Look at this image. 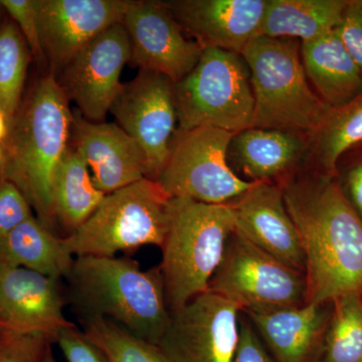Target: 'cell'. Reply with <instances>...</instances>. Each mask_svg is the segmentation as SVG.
Segmentation results:
<instances>
[{
    "label": "cell",
    "instance_id": "cell-32",
    "mask_svg": "<svg viewBox=\"0 0 362 362\" xmlns=\"http://www.w3.org/2000/svg\"><path fill=\"white\" fill-rule=\"evenodd\" d=\"M56 342L68 362H110L106 354L75 324L62 331Z\"/></svg>",
    "mask_w": 362,
    "mask_h": 362
},
{
    "label": "cell",
    "instance_id": "cell-14",
    "mask_svg": "<svg viewBox=\"0 0 362 362\" xmlns=\"http://www.w3.org/2000/svg\"><path fill=\"white\" fill-rule=\"evenodd\" d=\"M131 0H37L47 74L58 78L78 52L121 23Z\"/></svg>",
    "mask_w": 362,
    "mask_h": 362
},
{
    "label": "cell",
    "instance_id": "cell-38",
    "mask_svg": "<svg viewBox=\"0 0 362 362\" xmlns=\"http://www.w3.org/2000/svg\"><path fill=\"white\" fill-rule=\"evenodd\" d=\"M2 163H4V149H2V145L0 144V169H1Z\"/></svg>",
    "mask_w": 362,
    "mask_h": 362
},
{
    "label": "cell",
    "instance_id": "cell-29",
    "mask_svg": "<svg viewBox=\"0 0 362 362\" xmlns=\"http://www.w3.org/2000/svg\"><path fill=\"white\" fill-rule=\"evenodd\" d=\"M0 4L18 26L35 61L42 68L47 66L40 44L37 0H0Z\"/></svg>",
    "mask_w": 362,
    "mask_h": 362
},
{
    "label": "cell",
    "instance_id": "cell-5",
    "mask_svg": "<svg viewBox=\"0 0 362 362\" xmlns=\"http://www.w3.org/2000/svg\"><path fill=\"white\" fill-rule=\"evenodd\" d=\"M240 54L254 95L251 128L313 134L330 108L312 89L298 40L258 35Z\"/></svg>",
    "mask_w": 362,
    "mask_h": 362
},
{
    "label": "cell",
    "instance_id": "cell-17",
    "mask_svg": "<svg viewBox=\"0 0 362 362\" xmlns=\"http://www.w3.org/2000/svg\"><path fill=\"white\" fill-rule=\"evenodd\" d=\"M230 204L238 233L274 258L305 274L301 240L280 185L255 182Z\"/></svg>",
    "mask_w": 362,
    "mask_h": 362
},
{
    "label": "cell",
    "instance_id": "cell-33",
    "mask_svg": "<svg viewBox=\"0 0 362 362\" xmlns=\"http://www.w3.org/2000/svg\"><path fill=\"white\" fill-rule=\"evenodd\" d=\"M337 32L362 75V0H347Z\"/></svg>",
    "mask_w": 362,
    "mask_h": 362
},
{
    "label": "cell",
    "instance_id": "cell-12",
    "mask_svg": "<svg viewBox=\"0 0 362 362\" xmlns=\"http://www.w3.org/2000/svg\"><path fill=\"white\" fill-rule=\"evenodd\" d=\"M130 59L129 37L118 23L78 52L57 81L81 115L101 123L123 89L121 74Z\"/></svg>",
    "mask_w": 362,
    "mask_h": 362
},
{
    "label": "cell",
    "instance_id": "cell-3",
    "mask_svg": "<svg viewBox=\"0 0 362 362\" xmlns=\"http://www.w3.org/2000/svg\"><path fill=\"white\" fill-rule=\"evenodd\" d=\"M66 280L82 319H109L156 346L168 329L171 313L159 267L143 271L129 259L76 257Z\"/></svg>",
    "mask_w": 362,
    "mask_h": 362
},
{
    "label": "cell",
    "instance_id": "cell-27",
    "mask_svg": "<svg viewBox=\"0 0 362 362\" xmlns=\"http://www.w3.org/2000/svg\"><path fill=\"white\" fill-rule=\"evenodd\" d=\"M30 54L25 37L11 18L0 23V111L13 118L23 103Z\"/></svg>",
    "mask_w": 362,
    "mask_h": 362
},
{
    "label": "cell",
    "instance_id": "cell-36",
    "mask_svg": "<svg viewBox=\"0 0 362 362\" xmlns=\"http://www.w3.org/2000/svg\"><path fill=\"white\" fill-rule=\"evenodd\" d=\"M9 119L4 112L0 111V144L6 139L9 131Z\"/></svg>",
    "mask_w": 362,
    "mask_h": 362
},
{
    "label": "cell",
    "instance_id": "cell-4",
    "mask_svg": "<svg viewBox=\"0 0 362 362\" xmlns=\"http://www.w3.org/2000/svg\"><path fill=\"white\" fill-rule=\"evenodd\" d=\"M235 230V214L230 204L171 197L170 220L159 266L170 313L209 291L228 238Z\"/></svg>",
    "mask_w": 362,
    "mask_h": 362
},
{
    "label": "cell",
    "instance_id": "cell-11",
    "mask_svg": "<svg viewBox=\"0 0 362 362\" xmlns=\"http://www.w3.org/2000/svg\"><path fill=\"white\" fill-rule=\"evenodd\" d=\"M242 309L211 291L171 312L157 349L166 362H232Z\"/></svg>",
    "mask_w": 362,
    "mask_h": 362
},
{
    "label": "cell",
    "instance_id": "cell-6",
    "mask_svg": "<svg viewBox=\"0 0 362 362\" xmlns=\"http://www.w3.org/2000/svg\"><path fill=\"white\" fill-rule=\"evenodd\" d=\"M170 201L156 180L142 178L106 194L94 214L63 244L71 256L115 257L143 246L162 247Z\"/></svg>",
    "mask_w": 362,
    "mask_h": 362
},
{
    "label": "cell",
    "instance_id": "cell-7",
    "mask_svg": "<svg viewBox=\"0 0 362 362\" xmlns=\"http://www.w3.org/2000/svg\"><path fill=\"white\" fill-rule=\"evenodd\" d=\"M178 129L213 127L238 133L254 115L250 70L242 54L204 49L194 70L175 84Z\"/></svg>",
    "mask_w": 362,
    "mask_h": 362
},
{
    "label": "cell",
    "instance_id": "cell-9",
    "mask_svg": "<svg viewBox=\"0 0 362 362\" xmlns=\"http://www.w3.org/2000/svg\"><path fill=\"white\" fill-rule=\"evenodd\" d=\"M209 290L244 311L306 304L305 274L274 258L237 230L228 238Z\"/></svg>",
    "mask_w": 362,
    "mask_h": 362
},
{
    "label": "cell",
    "instance_id": "cell-18",
    "mask_svg": "<svg viewBox=\"0 0 362 362\" xmlns=\"http://www.w3.org/2000/svg\"><path fill=\"white\" fill-rule=\"evenodd\" d=\"M71 138L84 157L95 185L105 194L146 177L141 150L116 123L90 122L76 110Z\"/></svg>",
    "mask_w": 362,
    "mask_h": 362
},
{
    "label": "cell",
    "instance_id": "cell-1",
    "mask_svg": "<svg viewBox=\"0 0 362 362\" xmlns=\"http://www.w3.org/2000/svg\"><path fill=\"white\" fill-rule=\"evenodd\" d=\"M337 176L318 173L281 185L303 249L306 304L362 294V218Z\"/></svg>",
    "mask_w": 362,
    "mask_h": 362
},
{
    "label": "cell",
    "instance_id": "cell-8",
    "mask_svg": "<svg viewBox=\"0 0 362 362\" xmlns=\"http://www.w3.org/2000/svg\"><path fill=\"white\" fill-rule=\"evenodd\" d=\"M235 133L213 127L177 130L157 182L170 197L230 204L255 182L230 168L228 149Z\"/></svg>",
    "mask_w": 362,
    "mask_h": 362
},
{
    "label": "cell",
    "instance_id": "cell-24",
    "mask_svg": "<svg viewBox=\"0 0 362 362\" xmlns=\"http://www.w3.org/2000/svg\"><path fill=\"white\" fill-rule=\"evenodd\" d=\"M105 197L95 185L84 157L75 145L70 144L52 188L57 223L66 228V235H71L94 214Z\"/></svg>",
    "mask_w": 362,
    "mask_h": 362
},
{
    "label": "cell",
    "instance_id": "cell-34",
    "mask_svg": "<svg viewBox=\"0 0 362 362\" xmlns=\"http://www.w3.org/2000/svg\"><path fill=\"white\" fill-rule=\"evenodd\" d=\"M232 362H276L243 311L239 320V341Z\"/></svg>",
    "mask_w": 362,
    "mask_h": 362
},
{
    "label": "cell",
    "instance_id": "cell-10",
    "mask_svg": "<svg viewBox=\"0 0 362 362\" xmlns=\"http://www.w3.org/2000/svg\"><path fill=\"white\" fill-rule=\"evenodd\" d=\"M110 112L141 150L146 178L156 180L178 130L175 83L154 71L139 70L137 77L123 85Z\"/></svg>",
    "mask_w": 362,
    "mask_h": 362
},
{
    "label": "cell",
    "instance_id": "cell-23",
    "mask_svg": "<svg viewBox=\"0 0 362 362\" xmlns=\"http://www.w3.org/2000/svg\"><path fill=\"white\" fill-rule=\"evenodd\" d=\"M347 0H268L259 35L307 42L337 30Z\"/></svg>",
    "mask_w": 362,
    "mask_h": 362
},
{
    "label": "cell",
    "instance_id": "cell-31",
    "mask_svg": "<svg viewBox=\"0 0 362 362\" xmlns=\"http://www.w3.org/2000/svg\"><path fill=\"white\" fill-rule=\"evenodd\" d=\"M33 216L23 192L11 181L0 178V240Z\"/></svg>",
    "mask_w": 362,
    "mask_h": 362
},
{
    "label": "cell",
    "instance_id": "cell-2",
    "mask_svg": "<svg viewBox=\"0 0 362 362\" xmlns=\"http://www.w3.org/2000/svg\"><path fill=\"white\" fill-rule=\"evenodd\" d=\"M57 78L37 81L9 122L1 143L0 178L13 182L40 223L54 232L52 188L59 163L70 146L73 112Z\"/></svg>",
    "mask_w": 362,
    "mask_h": 362
},
{
    "label": "cell",
    "instance_id": "cell-39",
    "mask_svg": "<svg viewBox=\"0 0 362 362\" xmlns=\"http://www.w3.org/2000/svg\"><path fill=\"white\" fill-rule=\"evenodd\" d=\"M4 8H2L1 4H0V23H1V18H2V16H4Z\"/></svg>",
    "mask_w": 362,
    "mask_h": 362
},
{
    "label": "cell",
    "instance_id": "cell-37",
    "mask_svg": "<svg viewBox=\"0 0 362 362\" xmlns=\"http://www.w3.org/2000/svg\"><path fill=\"white\" fill-rule=\"evenodd\" d=\"M42 362H57L56 359H54V354H52L51 346H49V349H47V352H45L44 361Z\"/></svg>",
    "mask_w": 362,
    "mask_h": 362
},
{
    "label": "cell",
    "instance_id": "cell-35",
    "mask_svg": "<svg viewBox=\"0 0 362 362\" xmlns=\"http://www.w3.org/2000/svg\"><path fill=\"white\" fill-rule=\"evenodd\" d=\"M347 153L351 154L354 158L344 169L343 183L339 182L340 187L350 204L362 218V145Z\"/></svg>",
    "mask_w": 362,
    "mask_h": 362
},
{
    "label": "cell",
    "instance_id": "cell-19",
    "mask_svg": "<svg viewBox=\"0 0 362 362\" xmlns=\"http://www.w3.org/2000/svg\"><path fill=\"white\" fill-rule=\"evenodd\" d=\"M332 304L243 311L276 362H319Z\"/></svg>",
    "mask_w": 362,
    "mask_h": 362
},
{
    "label": "cell",
    "instance_id": "cell-16",
    "mask_svg": "<svg viewBox=\"0 0 362 362\" xmlns=\"http://www.w3.org/2000/svg\"><path fill=\"white\" fill-rule=\"evenodd\" d=\"M183 32L202 49L242 54L258 37L268 0L163 1Z\"/></svg>",
    "mask_w": 362,
    "mask_h": 362
},
{
    "label": "cell",
    "instance_id": "cell-22",
    "mask_svg": "<svg viewBox=\"0 0 362 362\" xmlns=\"http://www.w3.org/2000/svg\"><path fill=\"white\" fill-rule=\"evenodd\" d=\"M74 261L63 238L54 235L35 216L0 240V264L4 265L23 267L59 280L68 278Z\"/></svg>",
    "mask_w": 362,
    "mask_h": 362
},
{
    "label": "cell",
    "instance_id": "cell-20",
    "mask_svg": "<svg viewBox=\"0 0 362 362\" xmlns=\"http://www.w3.org/2000/svg\"><path fill=\"white\" fill-rule=\"evenodd\" d=\"M309 146L310 141L301 133L247 128L233 136L228 161L250 182L271 181L289 173Z\"/></svg>",
    "mask_w": 362,
    "mask_h": 362
},
{
    "label": "cell",
    "instance_id": "cell-28",
    "mask_svg": "<svg viewBox=\"0 0 362 362\" xmlns=\"http://www.w3.org/2000/svg\"><path fill=\"white\" fill-rule=\"evenodd\" d=\"M84 332L110 362H166L156 345L131 334L118 324L102 318H83Z\"/></svg>",
    "mask_w": 362,
    "mask_h": 362
},
{
    "label": "cell",
    "instance_id": "cell-25",
    "mask_svg": "<svg viewBox=\"0 0 362 362\" xmlns=\"http://www.w3.org/2000/svg\"><path fill=\"white\" fill-rule=\"evenodd\" d=\"M362 145V93L349 103L330 109L310 136L312 156L319 173L337 176L341 157Z\"/></svg>",
    "mask_w": 362,
    "mask_h": 362
},
{
    "label": "cell",
    "instance_id": "cell-21",
    "mask_svg": "<svg viewBox=\"0 0 362 362\" xmlns=\"http://www.w3.org/2000/svg\"><path fill=\"white\" fill-rule=\"evenodd\" d=\"M301 58L309 82L330 109L349 103L362 93L361 71L337 30L302 42Z\"/></svg>",
    "mask_w": 362,
    "mask_h": 362
},
{
    "label": "cell",
    "instance_id": "cell-15",
    "mask_svg": "<svg viewBox=\"0 0 362 362\" xmlns=\"http://www.w3.org/2000/svg\"><path fill=\"white\" fill-rule=\"evenodd\" d=\"M59 281L0 264V331L42 335L56 342L62 331L74 325L64 314Z\"/></svg>",
    "mask_w": 362,
    "mask_h": 362
},
{
    "label": "cell",
    "instance_id": "cell-26",
    "mask_svg": "<svg viewBox=\"0 0 362 362\" xmlns=\"http://www.w3.org/2000/svg\"><path fill=\"white\" fill-rule=\"evenodd\" d=\"M331 304L319 362H362V294L344 295Z\"/></svg>",
    "mask_w": 362,
    "mask_h": 362
},
{
    "label": "cell",
    "instance_id": "cell-13",
    "mask_svg": "<svg viewBox=\"0 0 362 362\" xmlns=\"http://www.w3.org/2000/svg\"><path fill=\"white\" fill-rule=\"evenodd\" d=\"M121 23L130 40V63L175 84L194 70L204 52L185 37L163 1H130Z\"/></svg>",
    "mask_w": 362,
    "mask_h": 362
},
{
    "label": "cell",
    "instance_id": "cell-30",
    "mask_svg": "<svg viewBox=\"0 0 362 362\" xmlns=\"http://www.w3.org/2000/svg\"><path fill=\"white\" fill-rule=\"evenodd\" d=\"M51 344L42 335L0 331V362H42Z\"/></svg>",
    "mask_w": 362,
    "mask_h": 362
}]
</instances>
